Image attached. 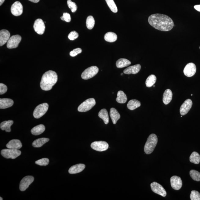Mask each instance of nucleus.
<instances>
[{
	"label": "nucleus",
	"instance_id": "nucleus-1",
	"mask_svg": "<svg viewBox=\"0 0 200 200\" xmlns=\"http://www.w3.org/2000/svg\"><path fill=\"white\" fill-rule=\"evenodd\" d=\"M148 21L152 27L160 31H170L174 26L173 20L170 17L162 14L151 15L149 16Z\"/></svg>",
	"mask_w": 200,
	"mask_h": 200
},
{
	"label": "nucleus",
	"instance_id": "nucleus-2",
	"mask_svg": "<svg viewBox=\"0 0 200 200\" xmlns=\"http://www.w3.org/2000/svg\"><path fill=\"white\" fill-rule=\"evenodd\" d=\"M58 79L56 72L53 71H49L43 75L40 82V86L43 90H50L56 83Z\"/></svg>",
	"mask_w": 200,
	"mask_h": 200
},
{
	"label": "nucleus",
	"instance_id": "nucleus-3",
	"mask_svg": "<svg viewBox=\"0 0 200 200\" xmlns=\"http://www.w3.org/2000/svg\"><path fill=\"white\" fill-rule=\"evenodd\" d=\"M158 139L157 136L155 134H151L147 139L145 146L144 152L147 154H150L154 151L157 145Z\"/></svg>",
	"mask_w": 200,
	"mask_h": 200
},
{
	"label": "nucleus",
	"instance_id": "nucleus-4",
	"mask_svg": "<svg viewBox=\"0 0 200 200\" xmlns=\"http://www.w3.org/2000/svg\"><path fill=\"white\" fill-rule=\"evenodd\" d=\"M1 154L7 159H15L20 155L21 152L19 149L8 148L2 150Z\"/></svg>",
	"mask_w": 200,
	"mask_h": 200
},
{
	"label": "nucleus",
	"instance_id": "nucleus-5",
	"mask_svg": "<svg viewBox=\"0 0 200 200\" xmlns=\"http://www.w3.org/2000/svg\"><path fill=\"white\" fill-rule=\"evenodd\" d=\"M96 105V101L93 98L88 99L83 102L78 107L79 112H84L89 111Z\"/></svg>",
	"mask_w": 200,
	"mask_h": 200
},
{
	"label": "nucleus",
	"instance_id": "nucleus-6",
	"mask_svg": "<svg viewBox=\"0 0 200 200\" xmlns=\"http://www.w3.org/2000/svg\"><path fill=\"white\" fill-rule=\"evenodd\" d=\"M49 105L47 103L42 104L35 108L33 113V115L36 119H39L46 114L48 110Z\"/></svg>",
	"mask_w": 200,
	"mask_h": 200
},
{
	"label": "nucleus",
	"instance_id": "nucleus-7",
	"mask_svg": "<svg viewBox=\"0 0 200 200\" xmlns=\"http://www.w3.org/2000/svg\"><path fill=\"white\" fill-rule=\"evenodd\" d=\"M99 68L96 66H92L88 68L83 71L81 75L83 79L88 80L95 76L99 72Z\"/></svg>",
	"mask_w": 200,
	"mask_h": 200
},
{
	"label": "nucleus",
	"instance_id": "nucleus-8",
	"mask_svg": "<svg viewBox=\"0 0 200 200\" xmlns=\"http://www.w3.org/2000/svg\"><path fill=\"white\" fill-rule=\"evenodd\" d=\"M92 149L99 152L107 150L109 148V144L107 142L103 141L94 142L90 145Z\"/></svg>",
	"mask_w": 200,
	"mask_h": 200
},
{
	"label": "nucleus",
	"instance_id": "nucleus-9",
	"mask_svg": "<svg viewBox=\"0 0 200 200\" xmlns=\"http://www.w3.org/2000/svg\"><path fill=\"white\" fill-rule=\"evenodd\" d=\"M21 40V36L18 35L12 36L7 43V47L9 49L18 47Z\"/></svg>",
	"mask_w": 200,
	"mask_h": 200
},
{
	"label": "nucleus",
	"instance_id": "nucleus-10",
	"mask_svg": "<svg viewBox=\"0 0 200 200\" xmlns=\"http://www.w3.org/2000/svg\"><path fill=\"white\" fill-rule=\"evenodd\" d=\"M151 189L153 192L159 195L165 197L166 195V192L162 186L156 182H153L151 184Z\"/></svg>",
	"mask_w": 200,
	"mask_h": 200
},
{
	"label": "nucleus",
	"instance_id": "nucleus-11",
	"mask_svg": "<svg viewBox=\"0 0 200 200\" xmlns=\"http://www.w3.org/2000/svg\"><path fill=\"white\" fill-rule=\"evenodd\" d=\"M34 180V177L32 176H27L21 180L20 185V191H25L29 186L31 185Z\"/></svg>",
	"mask_w": 200,
	"mask_h": 200
},
{
	"label": "nucleus",
	"instance_id": "nucleus-12",
	"mask_svg": "<svg viewBox=\"0 0 200 200\" xmlns=\"http://www.w3.org/2000/svg\"><path fill=\"white\" fill-rule=\"evenodd\" d=\"M196 71V66L193 63H189L187 64L184 69V75L188 77H192L195 74Z\"/></svg>",
	"mask_w": 200,
	"mask_h": 200
},
{
	"label": "nucleus",
	"instance_id": "nucleus-13",
	"mask_svg": "<svg viewBox=\"0 0 200 200\" xmlns=\"http://www.w3.org/2000/svg\"><path fill=\"white\" fill-rule=\"evenodd\" d=\"M34 30L38 34L42 35L44 34L45 26L43 20L41 19H37L34 22Z\"/></svg>",
	"mask_w": 200,
	"mask_h": 200
},
{
	"label": "nucleus",
	"instance_id": "nucleus-14",
	"mask_svg": "<svg viewBox=\"0 0 200 200\" xmlns=\"http://www.w3.org/2000/svg\"><path fill=\"white\" fill-rule=\"evenodd\" d=\"M12 14L18 16L21 15L23 12V8L21 3L20 2L16 1L13 3L11 8Z\"/></svg>",
	"mask_w": 200,
	"mask_h": 200
},
{
	"label": "nucleus",
	"instance_id": "nucleus-15",
	"mask_svg": "<svg viewBox=\"0 0 200 200\" xmlns=\"http://www.w3.org/2000/svg\"><path fill=\"white\" fill-rule=\"evenodd\" d=\"M192 105V101L190 99L185 100L180 107V112L181 115L184 116L187 114L190 110Z\"/></svg>",
	"mask_w": 200,
	"mask_h": 200
},
{
	"label": "nucleus",
	"instance_id": "nucleus-16",
	"mask_svg": "<svg viewBox=\"0 0 200 200\" xmlns=\"http://www.w3.org/2000/svg\"><path fill=\"white\" fill-rule=\"evenodd\" d=\"M170 184L173 188L175 190H179L182 186V182L180 177L173 176L170 178Z\"/></svg>",
	"mask_w": 200,
	"mask_h": 200
},
{
	"label": "nucleus",
	"instance_id": "nucleus-17",
	"mask_svg": "<svg viewBox=\"0 0 200 200\" xmlns=\"http://www.w3.org/2000/svg\"><path fill=\"white\" fill-rule=\"evenodd\" d=\"M10 35V33L8 30L2 29L0 31V46H2L7 43Z\"/></svg>",
	"mask_w": 200,
	"mask_h": 200
},
{
	"label": "nucleus",
	"instance_id": "nucleus-18",
	"mask_svg": "<svg viewBox=\"0 0 200 200\" xmlns=\"http://www.w3.org/2000/svg\"><path fill=\"white\" fill-rule=\"evenodd\" d=\"M141 68V65L140 64H136L133 66H130V67L126 68L123 71V73L126 74H138L140 72Z\"/></svg>",
	"mask_w": 200,
	"mask_h": 200
},
{
	"label": "nucleus",
	"instance_id": "nucleus-19",
	"mask_svg": "<svg viewBox=\"0 0 200 200\" xmlns=\"http://www.w3.org/2000/svg\"><path fill=\"white\" fill-rule=\"evenodd\" d=\"M85 168V165L83 164H78L71 166L69 170V173L71 174H74L81 173Z\"/></svg>",
	"mask_w": 200,
	"mask_h": 200
},
{
	"label": "nucleus",
	"instance_id": "nucleus-20",
	"mask_svg": "<svg viewBox=\"0 0 200 200\" xmlns=\"http://www.w3.org/2000/svg\"><path fill=\"white\" fill-rule=\"evenodd\" d=\"M13 101L8 98L0 99V109H5L11 107L13 105Z\"/></svg>",
	"mask_w": 200,
	"mask_h": 200
},
{
	"label": "nucleus",
	"instance_id": "nucleus-21",
	"mask_svg": "<svg viewBox=\"0 0 200 200\" xmlns=\"http://www.w3.org/2000/svg\"><path fill=\"white\" fill-rule=\"evenodd\" d=\"M6 146L8 148L19 149L22 147V145L20 140H13L10 141Z\"/></svg>",
	"mask_w": 200,
	"mask_h": 200
},
{
	"label": "nucleus",
	"instance_id": "nucleus-22",
	"mask_svg": "<svg viewBox=\"0 0 200 200\" xmlns=\"http://www.w3.org/2000/svg\"><path fill=\"white\" fill-rule=\"evenodd\" d=\"M173 93L171 90L167 89L165 90L163 95V101L165 105H168L173 99Z\"/></svg>",
	"mask_w": 200,
	"mask_h": 200
},
{
	"label": "nucleus",
	"instance_id": "nucleus-23",
	"mask_svg": "<svg viewBox=\"0 0 200 200\" xmlns=\"http://www.w3.org/2000/svg\"><path fill=\"white\" fill-rule=\"evenodd\" d=\"M110 116L113 123L116 124L118 120L121 118V115L117 110L114 108H111L110 111Z\"/></svg>",
	"mask_w": 200,
	"mask_h": 200
},
{
	"label": "nucleus",
	"instance_id": "nucleus-24",
	"mask_svg": "<svg viewBox=\"0 0 200 200\" xmlns=\"http://www.w3.org/2000/svg\"><path fill=\"white\" fill-rule=\"evenodd\" d=\"M13 121L12 120L3 122L0 125V128L2 130H5L7 133L11 132V126L13 124Z\"/></svg>",
	"mask_w": 200,
	"mask_h": 200
},
{
	"label": "nucleus",
	"instance_id": "nucleus-25",
	"mask_svg": "<svg viewBox=\"0 0 200 200\" xmlns=\"http://www.w3.org/2000/svg\"><path fill=\"white\" fill-rule=\"evenodd\" d=\"M45 130L44 125L41 124L33 128L31 130V133L33 135H39L45 131Z\"/></svg>",
	"mask_w": 200,
	"mask_h": 200
},
{
	"label": "nucleus",
	"instance_id": "nucleus-26",
	"mask_svg": "<svg viewBox=\"0 0 200 200\" xmlns=\"http://www.w3.org/2000/svg\"><path fill=\"white\" fill-rule=\"evenodd\" d=\"M99 117L102 119L105 124L107 125L109 122L108 114L107 109H103L99 112Z\"/></svg>",
	"mask_w": 200,
	"mask_h": 200
},
{
	"label": "nucleus",
	"instance_id": "nucleus-27",
	"mask_svg": "<svg viewBox=\"0 0 200 200\" xmlns=\"http://www.w3.org/2000/svg\"><path fill=\"white\" fill-rule=\"evenodd\" d=\"M131 63L127 59L121 58L118 60L116 62V67L119 68L128 67L131 64Z\"/></svg>",
	"mask_w": 200,
	"mask_h": 200
},
{
	"label": "nucleus",
	"instance_id": "nucleus-28",
	"mask_svg": "<svg viewBox=\"0 0 200 200\" xmlns=\"http://www.w3.org/2000/svg\"><path fill=\"white\" fill-rule=\"evenodd\" d=\"M118 36L115 33L108 32L105 34L104 39L106 41L109 42H114L117 40Z\"/></svg>",
	"mask_w": 200,
	"mask_h": 200
},
{
	"label": "nucleus",
	"instance_id": "nucleus-29",
	"mask_svg": "<svg viewBox=\"0 0 200 200\" xmlns=\"http://www.w3.org/2000/svg\"><path fill=\"white\" fill-rule=\"evenodd\" d=\"M141 105L140 101L136 100H132L128 102L127 105L128 108L130 110L133 111L140 107Z\"/></svg>",
	"mask_w": 200,
	"mask_h": 200
},
{
	"label": "nucleus",
	"instance_id": "nucleus-30",
	"mask_svg": "<svg viewBox=\"0 0 200 200\" xmlns=\"http://www.w3.org/2000/svg\"><path fill=\"white\" fill-rule=\"evenodd\" d=\"M49 139L47 138H41L37 139L33 142L32 145L35 147H42L46 143L49 141Z\"/></svg>",
	"mask_w": 200,
	"mask_h": 200
},
{
	"label": "nucleus",
	"instance_id": "nucleus-31",
	"mask_svg": "<svg viewBox=\"0 0 200 200\" xmlns=\"http://www.w3.org/2000/svg\"><path fill=\"white\" fill-rule=\"evenodd\" d=\"M127 100V97L124 92L121 90L118 91L116 101L119 104H125Z\"/></svg>",
	"mask_w": 200,
	"mask_h": 200
},
{
	"label": "nucleus",
	"instance_id": "nucleus-32",
	"mask_svg": "<svg viewBox=\"0 0 200 200\" xmlns=\"http://www.w3.org/2000/svg\"><path fill=\"white\" fill-rule=\"evenodd\" d=\"M156 76L154 75H151L146 80L145 84L148 88H150L155 84L156 81Z\"/></svg>",
	"mask_w": 200,
	"mask_h": 200
},
{
	"label": "nucleus",
	"instance_id": "nucleus-33",
	"mask_svg": "<svg viewBox=\"0 0 200 200\" xmlns=\"http://www.w3.org/2000/svg\"><path fill=\"white\" fill-rule=\"evenodd\" d=\"M189 160L191 163L196 164H199L200 162V155L198 152H194L191 154Z\"/></svg>",
	"mask_w": 200,
	"mask_h": 200
},
{
	"label": "nucleus",
	"instance_id": "nucleus-34",
	"mask_svg": "<svg viewBox=\"0 0 200 200\" xmlns=\"http://www.w3.org/2000/svg\"><path fill=\"white\" fill-rule=\"evenodd\" d=\"M95 20L92 16H89L86 19V25L88 29L91 30L94 27Z\"/></svg>",
	"mask_w": 200,
	"mask_h": 200
},
{
	"label": "nucleus",
	"instance_id": "nucleus-35",
	"mask_svg": "<svg viewBox=\"0 0 200 200\" xmlns=\"http://www.w3.org/2000/svg\"><path fill=\"white\" fill-rule=\"evenodd\" d=\"M105 1L111 11L114 13H117L118 10L117 6L114 0H105Z\"/></svg>",
	"mask_w": 200,
	"mask_h": 200
},
{
	"label": "nucleus",
	"instance_id": "nucleus-36",
	"mask_svg": "<svg viewBox=\"0 0 200 200\" xmlns=\"http://www.w3.org/2000/svg\"><path fill=\"white\" fill-rule=\"evenodd\" d=\"M190 175L193 180L200 181V173L196 170H192L190 171Z\"/></svg>",
	"mask_w": 200,
	"mask_h": 200
},
{
	"label": "nucleus",
	"instance_id": "nucleus-37",
	"mask_svg": "<svg viewBox=\"0 0 200 200\" xmlns=\"http://www.w3.org/2000/svg\"><path fill=\"white\" fill-rule=\"evenodd\" d=\"M49 161L48 158H44L42 159L38 160L35 162L36 164L39 165L40 166H46L49 163Z\"/></svg>",
	"mask_w": 200,
	"mask_h": 200
},
{
	"label": "nucleus",
	"instance_id": "nucleus-38",
	"mask_svg": "<svg viewBox=\"0 0 200 200\" xmlns=\"http://www.w3.org/2000/svg\"><path fill=\"white\" fill-rule=\"evenodd\" d=\"M67 3L68 6L71 9L72 13H75L78 8L77 6L76 3L73 2L71 0H67Z\"/></svg>",
	"mask_w": 200,
	"mask_h": 200
},
{
	"label": "nucleus",
	"instance_id": "nucleus-39",
	"mask_svg": "<svg viewBox=\"0 0 200 200\" xmlns=\"http://www.w3.org/2000/svg\"><path fill=\"white\" fill-rule=\"evenodd\" d=\"M190 199L191 200H200V194L196 191H191L190 195Z\"/></svg>",
	"mask_w": 200,
	"mask_h": 200
},
{
	"label": "nucleus",
	"instance_id": "nucleus-40",
	"mask_svg": "<svg viewBox=\"0 0 200 200\" xmlns=\"http://www.w3.org/2000/svg\"><path fill=\"white\" fill-rule=\"evenodd\" d=\"M78 36H79V34H78V33L75 31H73L69 34L68 38L71 41H74V40L77 39Z\"/></svg>",
	"mask_w": 200,
	"mask_h": 200
},
{
	"label": "nucleus",
	"instance_id": "nucleus-41",
	"mask_svg": "<svg viewBox=\"0 0 200 200\" xmlns=\"http://www.w3.org/2000/svg\"><path fill=\"white\" fill-rule=\"evenodd\" d=\"M61 20L67 22H69L71 21V15L69 13H64L63 16L60 17Z\"/></svg>",
	"mask_w": 200,
	"mask_h": 200
},
{
	"label": "nucleus",
	"instance_id": "nucleus-42",
	"mask_svg": "<svg viewBox=\"0 0 200 200\" xmlns=\"http://www.w3.org/2000/svg\"><path fill=\"white\" fill-rule=\"evenodd\" d=\"M82 52V50L81 49L77 48L70 52V55L72 57L75 56L81 53Z\"/></svg>",
	"mask_w": 200,
	"mask_h": 200
},
{
	"label": "nucleus",
	"instance_id": "nucleus-43",
	"mask_svg": "<svg viewBox=\"0 0 200 200\" xmlns=\"http://www.w3.org/2000/svg\"><path fill=\"white\" fill-rule=\"evenodd\" d=\"M8 88L6 85L2 83H0V94L3 95L7 91Z\"/></svg>",
	"mask_w": 200,
	"mask_h": 200
},
{
	"label": "nucleus",
	"instance_id": "nucleus-44",
	"mask_svg": "<svg viewBox=\"0 0 200 200\" xmlns=\"http://www.w3.org/2000/svg\"><path fill=\"white\" fill-rule=\"evenodd\" d=\"M195 9L197 10L198 11L200 12V5H196L194 6Z\"/></svg>",
	"mask_w": 200,
	"mask_h": 200
},
{
	"label": "nucleus",
	"instance_id": "nucleus-45",
	"mask_svg": "<svg viewBox=\"0 0 200 200\" xmlns=\"http://www.w3.org/2000/svg\"><path fill=\"white\" fill-rule=\"evenodd\" d=\"M29 1L32 2L34 3H38L40 1V0H29Z\"/></svg>",
	"mask_w": 200,
	"mask_h": 200
},
{
	"label": "nucleus",
	"instance_id": "nucleus-46",
	"mask_svg": "<svg viewBox=\"0 0 200 200\" xmlns=\"http://www.w3.org/2000/svg\"><path fill=\"white\" fill-rule=\"evenodd\" d=\"M5 0H0V5L1 6L3 4V2H4Z\"/></svg>",
	"mask_w": 200,
	"mask_h": 200
},
{
	"label": "nucleus",
	"instance_id": "nucleus-47",
	"mask_svg": "<svg viewBox=\"0 0 200 200\" xmlns=\"http://www.w3.org/2000/svg\"><path fill=\"white\" fill-rule=\"evenodd\" d=\"M1 198V199H0V200H3L2 198L1 197V198Z\"/></svg>",
	"mask_w": 200,
	"mask_h": 200
},
{
	"label": "nucleus",
	"instance_id": "nucleus-48",
	"mask_svg": "<svg viewBox=\"0 0 200 200\" xmlns=\"http://www.w3.org/2000/svg\"><path fill=\"white\" fill-rule=\"evenodd\" d=\"M199 49H200V46L199 47Z\"/></svg>",
	"mask_w": 200,
	"mask_h": 200
}]
</instances>
